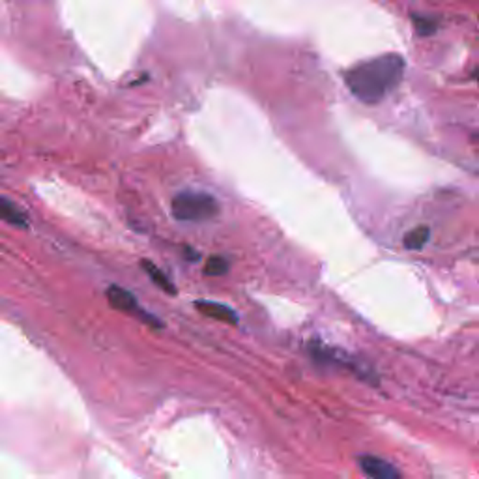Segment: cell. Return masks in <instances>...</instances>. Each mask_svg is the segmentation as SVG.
Returning <instances> with one entry per match:
<instances>
[{"label": "cell", "mask_w": 479, "mask_h": 479, "mask_svg": "<svg viewBox=\"0 0 479 479\" xmlns=\"http://www.w3.org/2000/svg\"><path fill=\"white\" fill-rule=\"evenodd\" d=\"M405 67L407 64L401 55L388 53L350 67L345 73V83L350 94L362 103L376 105L399 86Z\"/></svg>", "instance_id": "1"}, {"label": "cell", "mask_w": 479, "mask_h": 479, "mask_svg": "<svg viewBox=\"0 0 479 479\" xmlns=\"http://www.w3.org/2000/svg\"><path fill=\"white\" fill-rule=\"evenodd\" d=\"M174 219L185 223L208 221L218 216L219 204L210 193L204 191H182L171 202Z\"/></svg>", "instance_id": "2"}, {"label": "cell", "mask_w": 479, "mask_h": 479, "mask_svg": "<svg viewBox=\"0 0 479 479\" xmlns=\"http://www.w3.org/2000/svg\"><path fill=\"white\" fill-rule=\"evenodd\" d=\"M107 300H109L111 307H114L117 311L129 313V315H133V317H139L140 320L145 324H148V326H154V328H162L163 326V322L159 318H156L154 315H150V313L143 311L139 307V303H137V300H135V296L131 294V292H128L126 289H120L117 284H111V287L107 289Z\"/></svg>", "instance_id": "3"}, {"label": "cell", "mask_w": 479, "mask_h": 479, "mask_svg": "<svg viewBox=\"0 0 479 479\" xmlns=\"http://www.w3.org/2000/svg\"><path fill=\"white\" fill-rule=\"evenodd\" d=\"M360 468L363 474H367L369 478L374 479H399L401 472L390 464L384 459L373 457V455H363L360 457Z\"/></svg>", "instance_id": "4"}, {"label": "cell", "mask_w": 479, "mask_h": 479, "mask_svg": "<svg viewBox=\"0 0 479 479\" xmlns=\"http://www.w3.org/2000/svg\"><path fill=\"white\" fill-rule=\"evenodd\" d=\"M195 309L199 313H202L204 317L214 318V320H219V322L238 324V315H236V311L235 309H230L229 306H225V303H216V301L201 300V301H195Z\"/></svg>", "instance_id": "5"}, {"label": "cell", "mask_w": 479, "mask_h": 479, "mask_svg": "<svg viewBox=\"0 0 479 479\" xmlns=\"http://www.w3.org/2000/svg\"><path fill=\"white\" fill-rule=\"evenodd\" d=\"M0 219L11 227H17V229H27L28 219L25 212L17 206L15 202H11L10 199L2 195H0Z\"/></svg>", "instance_id": "6"}, {"label": "cell", "mask_w": 479, "mask_h": 479, "mask_svg": "<svg viewBox=\"0 0 479 479\" xmlns=\"http://www.w3.org/2000/svg\"><path fill=\"white\" fill-rule=\"evenodd\" d=\"M140 266L145 268V272L148 273V277L154 281V283L159 287L162 290H165L167 294H176V289H174V284H173V281L165 275V273L159 270V268L154 264V262H150V261H143L140 262Z\"/></svg>", "instance_id": "7"}, {"label": "cell", "mask_w": 479, "mask_h": 479, "mask_svg": "<svg viewBox=\"0 0 479 479\" xmlns=\"http://www.w3.org/2000/svg\"><path fill=\"white\" fill-rule=\"evenodd\" d=\"M429 238L431 229L429 227H425V225H421V227H416V229H412L410 232H407V236H405V247H407V249L418 251L429 242Z\"/></svg>", "instance_id": "8"}, {"label": "cell", "mask_w": 479, "mask_h": 479, "mask_svg": "<svg viewBox=\"0 0 479 479\" xmlns=\"http://www.w3.org/2000/svg\"><path fill=\"white\" fill-rule=\"evenodd\" d=\"M229 261L221 255H212L204 264V273L210 275V277H218V275H223V273L229 272Z\"/></svg>", "instance_id": "9"}, {"label": "cell", "mask_w": 479, "mask_h": 479, "mask_svg": "<svg viewBox=\"0 0 479 479\" xmlns=\"http://www.w3.org/2000/svg\"><path fill=\"white\" fill-rule=\"evenodd\" d=\"M412 21L414 27H416V32H418L419 36H431V34H435L436 28H438V22H436L435 19H431V17L412 15Z\"/></svg>", "instance_id": "10"}]
</instances>
